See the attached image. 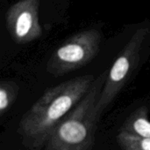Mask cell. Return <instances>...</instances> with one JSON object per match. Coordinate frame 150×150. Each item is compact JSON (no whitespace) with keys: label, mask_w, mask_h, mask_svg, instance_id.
Masks as SVG:
<instances>
[{"label":"cell","mask_w":150,"mask_h":150,"mask_svg":"<svg viewBox=\"0 0 150 150\" xmlns=\"http://www.w3.org/2000/svg\"><path fill=\"white\" fill-rule=\"evenodd\" d=\"M101 34L97 29L79 32L62 44L47 62V72L61 76L90 63L98 53Z\"/></svg>","instance_id":"obj_3"},{"label":"cell","mask_w":150,"mask_h":150,"mask_svg":"<svg viewBox=\"0 0 150 150\" xmlns=\"http://www.w3.org/2000/svg\"><path fill=\"white\" fill-rule=\"evenodd\" d=\"M6 27L18 43H27L41 34L39 22V0H19L6 12Z\"/></svg>","instance_id":"obj_5"},{"label":"cell","mask_w":150,"mask_h":150,"mask_svg":"<svg viewBox=\"0 0 150 150\" xmlns=\"http://www.w3.org/2000/svg\"><path fill=\"white\" fill-rule=\"evenodd\" d=\"M17 86L9 81H2L0 84V112L4 115L13 103L17 95Z\"/></svg>","instance_id":"obj_8"},{"label":"cell","mask_w":150,"mask_h":150,"mask_svg":"<svg viewBox=\"0 0 150 150\" xmlns=\"http://www.w3.org/2000/svg\"><path fill=\"white\" fill-rule=\"evenodd\" d=\"M120 133L134 138H150V121L148 119L147 110H137L127 120Z\"/></svg>","instance_id":"obj_6"},{"label":"cell","mask_w":150,"mask_h":150,"mask_svg":"<svg viewBox=\"0 0 150 150\" xmlns=\"http://www.w3.org/2000/svg\"><path fill=\"white\" fill-rule=\"evenodd\" d=\"M118 143L121 150H150V138H134L119 133Z\"/></svg>","instance_id":"obj_7"},{"label":"cell","mask_w":150,"mask_h":150,"mask_svg":"<svg viewBox=\"0 0 150 150\" xmlns=\"http://www.w3.org/2000/svg\"><path fill=\"white\" fill-rule=\"evenodd\" d=\"M146 34V28L137 30L108 72L98 103V109L101 116L121 91L137 66Z\"/></svg>","instance_id":"obj_4"},{"label":"cell","mask_w":150,"mask_h":150,"mask_svg":"<svg viewBox=\"0 0 150 150\" xmlns=\"http://www.w3.org/2000/svg\"><path fill=\"white\" fill-rule=\"evenodd\" d=\"M96 77L86 74L47 89L26 111L18 126L24 144L31 150L46 146L56 126L87 94Z\"/></svg>","instance_id":"obj_1"},{"label":"cell","mask_w":150,"mask_h":150,"mask_svg":"<svg viewBox=\"0 0 150 150\" xmlns=\"http://www.w3.org/2000/svg\"><path fill=\"white\" fill-rule=\"evenodd\" d=\"M108 72L96 77L84 97L56 126L46 150H92L101 114L98 109Z\"/></svg>","instance_id":"obj_2"}]
</instances>
